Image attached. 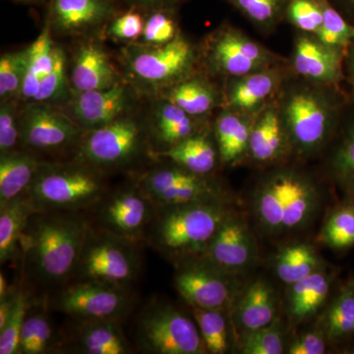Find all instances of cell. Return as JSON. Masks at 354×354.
<instances>
[{
	"label": "cell",
	"instance_id": "obj_1",
	"mask_svg": "<svg viewBox=\"0 0 354 354\" xmlns=\"http://www.w3.org/2000/svg\"><path fill=\"white\" fill-rule=\"evenodd\" d=\"M88 228L79 212H35L21 239L34 274L51 285L73 278Z\"/></svg>",
	"mask_w": 354,
	"mask_h": 354
},
{
	"label": "cell",
	"instance_id": "obj_2",
	"mask_svg": "<svg viewBox=\"0 0 354 354\" xmlns=\"http://www.w3.org/2000/svg\"><path fill=\"white\" fill-rule=\"evenodd\" d=\"M230 214L223 199L156 206L145 239L164 257L179 264L203 257Z\"/></svg>",
	"mask_w": 354,
	"mask_h": 354
},
{
	"label": "cell",
	"instance_id": "obj_3",
	"mask_svg": "<svg viewBox=\"0 0 354 354\" xmlns=\"http://www.w3.org/2000/svg\"><path fill=\"white\" fill-rule=\"evenodd\" d=\"M319 193L308 178L281 171L266 178L254 194V211L261 227L281 234L304 227L318 208Z\"/></svg>",
	"mask_w": 354,
	"mask_h": 354
},
{
	"label": "cell",
	"instance_id": "obj_4",
	"mask_svg": "<svg viewBox=\"0 0 354 354\" xmlns=\"http://www.w3.org/2000/svg\"><path fill=\"white\" fill-rule=\"evenodd\" d=\"M106 185L94 167L82 164L41 165L27 197L37 211L79 212L97 206Z\"/></svg>",
	"mask_w": 354,
	"mask_h": 354
},
{
	"label": "cell",
	"instance_id": "obj_5",
	"mask_svg": "<svg viewBox=\"0 0 354 354\" xmlns=\"http://www.w3.org/2000/svg\"><path fill=\"white\" fill-rule=\"evenodd\" d=\"M136 241H128L88 228L80 259L77 265V281H97L127 286L136 279L141 257Z\"/></svg>",
	"mask_w": 354,
	"mask_h": 354
},
{
	"label": "cell",
	"instance_id": "obj_6",
	"mask_svg": "<svg viewBox=\"0 0 354 354\" xmlns=\"http://www.w3.org/2000/svg\"><path fill=\"white\" fill-rule=\"evenodd\" d=\"M194 62L193 46L180 35L162 46H130L124 53L128 75L146 90L169 88L184 80Z\"/></svg>",
	"mask_w": 354,
	"mask_h": 354
},
{
	"label": "cell",
	"instance_id": "obj_7",
	"mask_svg": "<svg viewBox=\"0 0 354 354\" xmlns=\"http://www.w3.org/2000/svg\"><path fill=\"white\" fill-rule=\"evenodd\" d=\"M140 348L155 354H205L196 322L169 304L153 302L142 311L136 326Z\"/></svg>",
	"mask_w": 354,
	"mask_h": 354
},
{
	"label": "cell",
	"instance_id": "obj_8",
	"mask_svg": "<svg viewBox=\"0 0 354 354\" xmlns=\"http://www.w3.org/2000/svg\"><path fill=\"white\" fill-rule=\"evenodd\" d=\"M143 143L139 123L123 115L91 129L79 145L78 156L80 162L94 169L124 167L138 157Z\"/></svg>",
	"mask_w": 354,
	"mask_h": 354
},
{
	"label": "cell",
	"instance_id": "obj_9",
	"mask_svg": "<svg viewBox=\"0 0 354 354\" xmlns=\"http://www.w3.org/2000/svg\"><path fill=\"white\" fill-rule=\"evenodd\" d=\"M132 304L127 286L97 281H76L53 299V308L73 320L118 321Z\"/></svg>",
	"mask_w": 354,
	"mask_h": 354
},
{
	"label": "cell",
	"instance_id": "obj_10",
	"mask_svg": "<svg viewBox=\"0 0 354 354\" xmlns=\"http://www.w3.org/2000/svg\"><path fill=\"white\" fill-rule=\"evenodd\" d=\"M209 64L223 75L241 77L270 68L279 58L243 32L223 27L207 43Z\"/></svg>",
	"mask_w": 354,
	"mask_h": 354
},
{
	"label": "cell",
	"instance_id": "obj_11",
	"mask_svg": "<svg viewBox=\"0 0 354 354\" xmlns=\"http://www.w3.org/2000/svg\"><path fill=\"white\" fill-rule=\"evenodd\" d=\"M281 115L290 141L300 152H313L327 138L332 113L329 104L318 93L308 88L291 93Z\"/></svg>",
	"mask_w": 354,
	"mask_h": 354
},
{
	"label": "cell",
	"instance_id": "obj_12",
	"mask_svg": "<svg viewBox=\"0 0 354 354\" xmlns=\"http://www.w3.org/2000/svg\"><path fill=\"white\" fill-rule=\"evenodd\" d=\"M95 207L102 230L136 242L146 236L156 212V205L140 186L104 196Z\"/></svg>",
	"mask_w": 354,
	"mask_h": 354
},
{
	"label": "cell",
	"instance_id": "obj_13",
	"mask_svg": "<svg viewBox=\"0 0 354 354\" xmlns=\"http://www.w3.org/2000/svg\"><path fill=\"white\" fill-rule=\"evenodd\" d=\"M205 176L178 165L158 167L147 174L139 186L156 206L221 199L216 184Z\"/></svg>",
	"mask_w": 354,
	"mask_h": 354
},
{
	"label": "cell",
	"instance_id": "obj_14",
	"mask_svg": "<svg viewBox=\"0 0 354 354\" xmlns=\"http://www.w3.org/2000/svg\"><path fill=\"white\" fill-rule=\"evenodd\" d=\"M174 286L191 307L223 309L232 299L230 281L204 257L179 263Z\"/></svg>",
	"mask_w": 354,
	"mask_h": 354
},
{
	"label": "cell",
	"instance_id": "obj_15",
	"mask_svg": "<svg viewBox=\"0 0 354 354\" xmlns=\"http://www.w3.org/2000/svg\"><path fill=\"white\" fill-rule=\"evenodd\" d=\"M80 127L70 116L44 102H32L21 115V145L38 151H55L75 143Z\"/></svg>",
	"mask_w": 354,
	"mask_h": 354
},
{
	"label": "cell",
	"instance_id": "obj_16",
	"mask_svg": "<svg viewBox=\"0 0 354 354\" xmlns=\"http://www.w3.org/2000/svg\"><path fill=\"white\" fill-rule=\"evenodd\" d=\"M254 256L255 245L246 223L230 214L214 235L203 257L225 272L247 267Z\"/></svg>",
	"mask_w": 354,
	"mask_h": 354
},
{
	"label": "cell",
	"instance_id": "obj_17",
	"mask_svg": "<svg viewBox=\"0 0 354 354\" xmlns=\"http://www.w3.org/2000/svg\"><path fill=\"white\" fill-rule=\"evenodd\" d=\"M71 104L72 118L79 127L94 129L124 115L130 95L124 84L102 90L75 93Z\"/></svg>",
	"mask_w": 354,
	"mask_h": 354
},
{
	"label": "cell",
	"instance_id": "obj_18",
	"mask_svg": "<svg viewBox=\"0 0 354 354\" xmlns=\"http://www.w3.org/2000/svg\"><path fill=\"white\" fill-rule=\"evenodd\" d=\"M114 13L111 0H50L48 27L64 35L88 32Z\"/></svg>",
	"mask_w": 354,
	"mask_h": 354
},
{
	"label": "cell",
	"instance_id": "obj_19",
	"mask_svg": "<svg viewBox=\"0 0 354 354\" xmlns=\"http://www.w3.org/2000/svg\"><path fill=\"white\" fill-rule=\"evenodd\" d=\"M293 67L299 75L313 82L335 83L341 75V53L316 37L304 35L295 41Z\"/></svg>",
	"mask_w": 354,
	"mask_h": 354
},
{
	"label": "cell",
	"instance_id": "obj_20",
	"mask_svg": "<svg viewBox=\"0 0 354 354\" xmlns=\"http://www.w3.org/2000/svg\"><path fill=\"white\" fill-rule=\"evenodd\" d=\"M70 344L74 353L83 354H128L131 346L118 321L74 320Z\"/></svg>",
	"mask_w": 354,
	"mask_h": 354
},
{
	"label": "cell",
	"instance_id": "obj_21",
	"mask_svg": "<svg viewBox=\"0 0 354 354\" xmlns=\"http://www.w3.org/2000/svg\"><path fill=\"white\" fill-rule=\"evenodd\" d=\"M70 81L75 93L102 90L120 82L108 55L95 41L79 46L72 64Z\"/></svg>",
	"mask_w": 354,
	"mask_h": 354
},
{
	"label": "cell",
	"instance_id": "obj_22",
	"mask_svg": "<svg viewBox=\"0 0 354 354\" xmlns=\"http://www.w3.org/2000/svg\"><path fill=\"white\" fill-rule=\"evenodd\" d=\"M288 140L281 113L276 106H270L254 121L248 153L255 162H274L286 153Z\"/></svg>",
	"mask_w": 354,
	"mask_h": 354
},
{
	"label": "cell",
	"instance_id": "obj_23",
	"mask_svg": "<svg viewBox=\"0 0 354 354\" xmlns=\"http://www.w3.org/2000/svg\"><path fill=\"white\" fill-rule=\"evenodd\" d=\"M279 82V72L272 67L236 77L228 88V106L241 113L255 111L274 94Z\"/></svg>",
	"mask_w": 354,
	"mask_h": 354
},
{
	"label": "cell",
	"instance_id": "obj_24",
	"mask_svg": "<svg viewBox=\"0 0 354 354\" xmlns=\"http://www.w3.org/2000/svg\"><path fill=\"white\" fill-rule=\"evenodd\" d=\"M41 165L29 153H0V205L27 196Z\"/></svg>",
	"mask_w": 354,
	"mask_h": 354
},
{
	"label": "cell",
	"instance_id": "obj_25",
	"mask_svg": "<svg viewBox=\"0 0 354 354\" xmlns=\"http://www.w3.org/2000/svg\"><path fill=\"white\" fill-rule=\"evenodd\" d=\"M254 121L246 113L234 109L220 114L215 131L221 162L234 165L248 153Z\"/></svg>",
	"mask_w": 354,
	"mask_h": 354
},
{
	"label": "cell",
	"instance_id": "obj_26",
	"mask_svg": "<svg viewBox=\"0 0 354 354\" xmlns=\"http://www.w3.org/2000/svg\"><path fill=\"white\" fill-rule=\"evenodd\" d=\"M276 295L264 281L251 283L235 307V319L244 332L271 325L276 321Z\"/></svg>",
	"mask_w": 354,
	"mask_h": 354
},
{
	"label": "cell",
	"instance_id": "obj_27",
	"mask_svg": "<svg viewBox=\"0 0 354 354\" xmlns=\"http://www.w3.org/2000/svg\"><path fill=\"white\" fill-rule=\"evenodd\" d=\"M37 212L27 196L0 205V262L6 264L20 252L21 239L32 214Z\"/></svg>",
	"mask_w": 354,
	"mask_h": 354
},
{
	"label": "cell",
	"instance_id": "obj_28",
	"mask_svg": "<svg viewBox=\"0 0 354 354\" xmlns=\"http://www.w3.org/2000/svg\"><path fill=\"white\" fill-rule=\"evenodd\" d=\"M158 155L169 158L178 167L200 176H207L213 171L216 164L215 147L203 135H193L158 153Z\"/></svg>",
	"mask_w": 354,
	"mask_h": 354
},
{
	"label": "cell",
	"instance_id": "obj_29",
	"mask_svg": "<svg viewBox=\"0 0 354 354\" xmlns=\"http://www.w3.org/2000/svg\"><path fill=\"white\" fill-rule=\"evenodd\" d=\"M330 279L320 271L310 274L290 285L288 309L295 320H304L314 315L329 295Z\"/></svg>",
	"mask_w": 354,
	"mask_h": 354
},
{
	"label": "cell",
	"instance_id": "obj_30",
	"mask_svg": "<svg viewBox=\"0 0 354 354\" xmlns=\"http://www.w3.org/2000/svg\"><path fill=\"white\" fill-rule=\"evenodd\" d=\"M322 262L315 249L305 243L283 247L274 260L277 276L286 285H292L320 271Z\"/></svg>",
	"mask_w": 354,
	"mask_h": 354
},
{
	"label": "cell",
	"instance_id": "obj_31",
	"mask_svg": "<svg viewBox=\"0 0 354 354\" xmlns=\"http://www.w3.org/2000/svg\"><path fill=\"white\" fill-rule=\"evenodd\" d=\"M50 28L46 25L43 32L29 46V65L20 97L32 102L38 92L41 80L50 74L55 65V46L50 37Z\"/></svg>",
	"mask_w": 354,
	"mask_h": 354
},
{
	"label": "cell",
	"instance_id": "obj_32",
	"mask_svg": "<svg viewBox=\"0 0 354 354\" xmlns=\"http://www.w3.org/2000/svg\"><path fill=\"white\" fill-rule=\"evenodd\" d=\"M165 100L196 118L215 108L216 97L215 91L206 81L186 78L167 88Z\"/></svg>",
	"mask_w": 354,
	"mask_h": 354
},
{
	"label": "cell",
	"instance_id": "obj_33",
	"mask_svg": "<svg viewBox=\"0 0 354 354\" xmlns=\"http://www.w3.org/2000/svg\"><path fill=\"white\" fill-rule=\"evenodd\" d=\"M153 130L157 138L169 148L197 134L194 116L167 100L160 102L156 109Z\"/></svg>",
	"mask_w": 354,
	"mask_h": 354
},
{
	"label": "cell",
	"instance_id": "obj_34",
	"mask_svg": "<svg viewBox=\"0 0 354 354\" xmlns=\"http://www.w3.org/2000/svg\"><path fill=\"white\" fill-rule=\"evenodd\" d=\"M28 311L21 330L19 353L44 354L50 351L55 344L53 326L46 310ZM18 353V354H19Z\"/></svg>",
	"mask_w": 354,
	"mask_h": 354
},
{
	"label": "cell",
	"instance_id": "obj_35",
	"mask_svg": "<svg viewBox=\"0 0 354 354\" xmlns=\"http://www.w3.org/2000/svg\"><path fill=\"white\" fill-rule=\"evenodd\" d=\"M195 322L202 335L207 351L212 354H223L228 351L227 321L223 309H202L191 307Z\"/></svg>",
	"mask_w": 354,
	"mask_h": 354
},
{
	"label": "cell",
	"instance_id": "obj_36",
	"mask_svg": "<svg viewBox=\"0 0 354 354\" xmlns=\"http://www.w3.org/2000/svg\"><path fill=\"white\" fill-rule=\"evenodd\" d=\"M29 65V48L6 53L0 58L1 102L20 97Z\"/></svg>",
	"mask_w": 354,
	"mask_h": 354
},
{
	"label": "cell",
	"instance_id": "obj_37",
	"mask_svg": "<svg viewBox=\"0 0 354 354\" xmlns=\"http://www.w3.org/2000/svg\"><path fill=\"white\" fill-rule=\"evenodd\" d=\"M326 334L333 341L354 332V285L339 293L326 318Z\"/></svg>",
	"mask_w": 354,
	"mask_h": 354
},
{
	"label": "cell",
	"instance_id": "obj_38",
	"mask_svg": "<svg viewBox=\"0 0 354 354\" xmlns=\"http://www.w3.org/2000/svg\"><path fill=\"white\" fill-rule=\"evenodd\" d=\"M253 24L268 29L286 15L288 0H227Z\"/></svg>",
	"mask_w": 354,
	"mask_h": 354
},
{
	"label": "cell",
	"instance_id": "obj_39",
	"mask_svg": "<svg viewBox=\"0 0 354 354\" xmlns=\"http://www.w3.org/2000/svg\"><path fill=\"white\" fill-rule=\"evenodd\" d=\"M322 26L315 37L326 46L342 50L354 39V28L344 19L328 0H322Z\"/></svg>",
	"mask_w": 354,
	"mask_h": 354
},
{
	"label": "cell",
	"instance_id": "obj_40",
	"mask_svg": "<svg viewBox=\"0 0 354 354\" xmlns=\"http://www.w3.org/2000/svg\"><path fill=\"white\" fill-rule=\"evenodd\" d=\"M320 241L334 249L354 244V207H344L330 215L321 232Z\"/></svg>",
	"mask_w": 354,
	"mask_h": 354
},
{
	"label": "cell",
	"instance_id": "obj_41",
	"mask_svg": "<svg viewBox=\"0 0 354 354\" xmlns=\"http://www.w3.org/2000/svg\"><path fill=\"white\" fill-rule=\"evenodd\" d=\"M29 309L27 293L22 288H18L12 311L0 330V354L19 353L21 330Z\"/></svg>",
	"mask_w": 354,
	"mask_h": 354
},
{
	"label": "cell",
	"instance_id": "obj_42",
	"mask_svg": "<svg viewBox=\"0 0 354 354\" xmlns=\"http://www.w3.org/2000/svg\"><path fill=\"white\" fill-rule=\"evenodd\" d=\"M283 351V335L276 321L267 327L245 330L241 342L243 354H281Z\"/></svg>",
	"mask_w": 354,
	"mask_h": 354
},
{
	"label": "cell",
	"instance_id": "obj_43",
	"mask_svg": "<svg viewBox=\"0 0 354 354\" xmlns=\"http://www.w3.org/2000/svg\"><path fill=\"white\" fill-rule=\"evenodd\" d=\"M286 15L300 31L315 35L322 26V0H288Z\"/></svg>",
	"mask_w": 354,
	"mask_h": 354
},
{
	"label": "cell",
	"instance_id": "obj_44",
	"mask_svg": "<svg viewBox=\"0 0 354 354\" xmlns=\"http://www.w3.org/2000/svg\"><path fill=\"white\" fill-rule=\"evenodd\" d=\"M176 21L165 9H155L144 25L142 41L148 46H162L171 43L177 36Z\"/></svg>",
	"mask_w": 354,
	"mask_h": 354
},
{
	"label": "cell",
	"instance_id": "obj_45",
	"mask_svg": "<svg viewBox=\"0 0 354 354\" xmlns=\"http://www.w3.org/2000/svg\"><path fill=\"white\" fill-rule=\"evenodd\" d=\"M21 145V115L15 99L1 102L0 106V153L17 151Z\"/></svg>",
	"mask_w": 354,
	"mask_h": 354
},
{
	"label": "cell",
	"instance_id": "obj_46",
	"mask_svg": "<svg viewBox=\"0 0 354 354\" xmlns=\"http://www.w3.org/2000/svg\"><path fill=\"white\" fill-rule=\"evenodd\" d=\"M65 55L62 48L55 46V65L39 85L38 92L32 102L55 101L59 99L66 90V71H65Z\"/></svg>",
	"mask_w": 354,
	"mask_h": 354
},
{
	"label": "cell",
	"instance_id": "obj_47",
	"mask_svg": "<svg viewBox=\"0 0 354 354\" xmlns=\"http://www.w3.org/2000/svg\"><path fill=\"white\" fill-rule=\"evenodd\" d=\"M144 25L145 22L141 14L130 10L114 18L109 24V32L114 38L134 41L141 38Z\"/></svg>",
	"mask_w": 354,
	"mask_h": 354
},
{
	"label": "cell",
	"instance_id": "obj_48",
	"mask_svg": "<svg viewBox=\"0 0 354 354\" xmlns=\"http://www.w3.org/2000/svg\"><path fill=\"white\" fill-rule=\"evenodd\" d=\"M325 351V339L318 332H310L300 335L288 348L290 354H323Z\"/></svg>",
	"mask_w": 354,
	"mask_h": 354
},
{
	"label": "cell",
	"instance_id": "obj_49",
	"mask_svg": "<svg viewBox=\"0 0 354 354\" xmlns=\"http://www.w3.org/2000/svg\"><path fill=\"white\" fill-rule=\"evenodd\" d=\"M335 167L342 176L354 171V130L335 156Z\"/></svg>",
	"mask_w": 354,
	"mask_h": 354
},
{
	"label": "cell",
	"instance_id": "obj_50",
	"mask_svg": "<svg viewBox=\"0 0 354 354\" xmlns=\"http://www.w3.org/2000/svg\"><path fill=\"white\" fill-rule=\"evenodd\" d=\"M130 4L136 7H143V8L165 9L167 7L174 6L180 0H127Z\"/></svg>",
	"mask_w": 354,
	"mask_h": 354
},
{
	"label": "cell",
	"instance_id": "obj_51",
	"mask_svg": "<svg viewBox=\"0 0 354 354\" xmlns=\"http://www.w3.org/2000/svg\"><path fill=\"white\" fill-rule=\"evenodd\" d=\"M11 290H12V288L8 286L3 272H1V274H0V298L6 297L7 293H8Z\"/></svg>",
	"mask_w": 354,
	"mask_h": 354
},
{
	"label": "cell",
	"instance_id": "obj_52",
	"mask_svg": "<svg viewBox=\"0 0 354 354\" xmlns=\"http://www.w3.org/2000/svg\"><path fill=\"white\" fill-rule=\"evenodd\" d=\"M342 177H344L348 180V189L354 197V171L349 172V174Z\"/></svg>",
	"mask_w": 354,
	"mask_h": 354
},
{
	"label": "cell",
	"instance_id": "obj_53",
	"mask_svg": "<svg viewBox=\"0 0 354 354\" xmlns=\"http://www.w3.org/2000/svg\"><path fill=\"white\" fill-rule=\"evenodd\" d=\"M15 1L21 2V3H39V2H43L44 0H15Z\"/></svg>",
	"mask_w": 354,
	"mask_h": 354
},
{
	"label": "cell",
	"instance_id": "obj_54",
	"mask_svg": "<svg viewBox=\"0 0 354 354\" xmlns=\"http://www.w3.org/2000/svg\"><path fill=\"white\" fill-rule=\"evenodd\" d=\"M351 73H353V76L354 77V55L353 57V59H351Z\"/></svg>",
	"mask_w": 354,
	"mask_h": 354
},
{
	"label": "cell",
	"instance_id": "obj_55",
	"mask_svg": "<svg viewBox=\"0 0 354 354\" xmlns=\"http://www.w3.org/2000/svg\"><path fill=\"white\" fill-rule=\"evenodd\" d=\"M353 1L354 2V0H353Z\"/></svg>",
	"mask_w": 354,
	"mask_h": 354
}]
</instances>
